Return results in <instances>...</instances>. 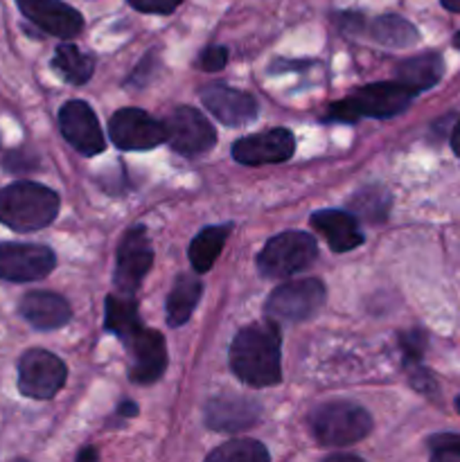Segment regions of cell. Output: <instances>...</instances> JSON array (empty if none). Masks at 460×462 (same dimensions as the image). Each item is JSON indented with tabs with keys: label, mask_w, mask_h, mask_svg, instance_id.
Returning a JSON list of instances; mask_svg holds the SVG:
<instances>
[{
	"label": "cell",
	"mask_w": 460,
	"mask_h": 462,
	"mask_svg": "<svg viewBox=\"0 0 460 462\" xmlns=\"http://www.w3.org/2000/svg\"><path fill=\"white\" fill-rule=\"evenodd\" d=\"M230 368L244 383L255 388L275 386L282 379L280 364V329L266 319L244 328L230 346Z\"/></svg>",
	"instance_id": "obj_1"
},
{
	"label": "cell",
	"mask_w": 460,
	"mask_h": 462,
	"mask_svg": "<svg viewBox=\"0 0 460 462\" xmlns=\"http://www.w3.org/2000/svg\"><path fill=\"white\" fill-rule=\"evenodd\" d=\"M59 197L32 180H18L0 189V224L16 233L41 230L57 219Z\"/></svg>",
	"instance_id": "obj_2"
},
{
	"label": "cell",
	"mask_w": 460,
	"mask_h": 462,
	"mask_svg": "<svg viewBox=\"0 0 460 462\" xmlns=\"http://www.w3.org/2000/svg\"><path fill=\"white\" fill-rule=\"evenodd\" d=\"M413 90L400 81H379L352 93L350 97L329 106L327 120L354 122L359 117H392L406 111L413 99Z\"/></svg>",
	"instance_id": "obj_3"
},
{
	"label": "cell",
	"mask_w": 460,
	"mask_h": 462,
	"mask_svg": "<svg viewBox=\"0 0 460 462\" xmlns=\"http://www.w3.org/2000/svg\"><path fill=\"white\" fill-rule=\"evenodd\" d=\"M311 433L325 447H347L373 431V418L352 402H329L311 413Z\"/></svg>",
	"instance_id": "obj_4"
},
{
	"label": "cell",
	"mask_w": 460,
	"mask_h": 462,
	"mask_svg": "<svg viewBox=\"0 0 460 462\" xmlns=\"http://www.w3.org/2000/svg\"><path fill=\"white\" fill-rule=\"evenodd\" d=\"M316 255H318V246L309 233L289 230L266 242L257 257V269L266 278L282 280L311 266Z\"/></svg>",
	"instance_id": "obj_5"
},
{
	"label": "cell",
	"mask_w": 460,
	"mask_h": 462,
	"mask_svg": "<svg viewBox=\"0 0 460 462\" xmlns=\"http://www.w3.org/2000/svg\"><path fill=\"white\" fill-rule=\"evenodd\" d=\"M325 296V284L316 278L280 284L266 300L264 314L275 323H300L323 307Z\"/></svg>",
	"instance_id": "obj_6"
},
{
	"label": "cell",
	"mask_w": 460,
	"mask_h": 462,
	"mask_svg": "<svg viewBox=\"0 0 460 462\" xmlns=\"http://www.w3.org/2000/svg\"><path fill=\"white\" fill-rule=\"evenodd\" d=\"M66 365L48 350H30L18 361V388L32 400H50L66 383Z\"/></svg>",
	"instance_id": "obj_7"
},
{
	"label": "cell",
	"mask_w": 460,
	"mask_h": 462,
	"mask_svg": "<svg viewBox=\"0 0 460 462\" xmlns=\"http://www.w3.org/2000/svg\"><path fill=\"white\" fill-rule=\"evenodd\" d=\"M108 135L115 147L126 152H144L167 143L165 125L140 108H120L113 113L108 120Z\"/></svg>",
	"instance_id": "obj_8"
},
{
	"label": "cell",
	"mask_w": 460,
	"mask_h": 462,
	"mask_svg": "<svg viewBox=\"0 0 460 462\" xmlns=\"http://www.w3.org/2000/svg\"><path fill=\"white\" fill-rule=\"evenodd\" d=\"M162 125L170 147L183 156H201L216 143V134L210 122L192 106H179L167 116Z\"/></svg>",
	"instance_id": "obj_9"
},
{
	"label": "cell",
	"mask_w": 460,
	"mask_h": 462,
	"mask_svg": "<svg viewBox=\"0 0 460 462\" xmlns=\"http://www.w3.org/2000/svg\"><path fill=\"white\" fill-rule=\"evenodd\" d=\"M153 262V251L149 246L147 230L144 226H133L126 230L117 248V266H115V287L124 296H133L138 291L140 282L149 273Z\"/></svg>",
	"instance_id": "obj_10"
},
{
	"label": "cell",
	"mask_w": 460,
	"mask_h": 462,
	"mask_svg": "<svg viewBox=\"0 0 460 462\" xmlns=\"http://www.w3.org/2000/svg\"><path fill=\"white\" fill-rule=\"evenodd\" d=\"M54 253L41 244H0V278L7 282H34L54 269Z\"/></svg>",
	"instance_id": "obj_11"
},
{
	"label": "cell",
	"mask_w": 460,
	"mask_h": 462,
	"mask_svg": "<svg viewBox=\"0 0 460 462\" xmlns=\"http://www.w3.org/2000/svg\"><path fill=\"white\" fill-rule=\"evenodd\" d=\"M59 126H61L66 143L84 156H97L106 147L97 116L81 99H70L63 104L61 113H59Z\"/></svg>",
	"instance_id": "obj_12"
},
{
	"label": "cell",
	"mask_w": 460,
	"mask_h": 462,
	"mask_svg": "<svg viewBox=\"0 0 460 462\" xmlns=\"http://www.w3.org/2000/svg\"><path fill=\"white\" fill-rule=\"evenodd\" d=\"M124 346L131 355V382L153 383L162 377L167 368V346L161 332L140 328L133 337L124 338Z\"/></svg>",
	"instance_id": "obj_13"
},
{
	"label": "cell",
	"mask_w": 460,
	"mask_h": 462,
	"mask_svg": "<svg viewBox=\"0 0 460 462\" xmlns=\"http://www.w3.org/2000/svg\"><path fill=\"white\" fill-rule=\"evenodd\" d=\"M296 152V140L287 129H271L264 134H253L233 144L235 161L242 165H273L284 162Z\"/></svg>",
	"instance_id": "obj_14"
},
{
	"label": "cell",
	"mask_w": 460,
	"mask_h": 462,
	"mask_svg": "<svg viewBox=\"0 0 460 462\" xmlns=\"http://www.w3.org/2000/svg\"><path fill=\"white\" fill-rule=\"evenodd\" d=\"M23 16L59 39H72L84 30V18L61 0H16Z\"/></svg>",
	"instance_id": "obj_15"
},
{
	"label": "cell",
	"mask_w": 460,
	"mask_h": 462,
	"mask_svg": "<svg viewBox=\"0 0 460 462\" xmlns=\"http://www.w3.org/2000/svg\"><path fill=\"white\" fill-rule=\"evenodd\" d=\"M201 99L207 111L224 122L225 126H244L257 117V102L244 90L230 88L225 84H210L201 90Z\"/></svg>",
	"instance_id": "obj_16"
},
{
	"label": "cell",
	"mask_w": 460,
	"mask_h": 462,
	"mask_svg": "<svg viewBox=\"0 0 460 462\" xmlns=\"http://www.w3.org/2000/svg\"><path fill=\"white\" fill-rule=\"evenodd\" d=\"M262 409L255 400L237 395H219L207 402L206 424L215 431L235 433L251 429L260 420Z\"/></svg>",
	"instance_id": "obj_17"
},
{
	"label": "cell",
	"mask_w": 460,
	"mask_h": 462,
	"mask_svg": "<svg viewBox=\"0 0 460 462\" xmlns=\"http://www.w3.org/2000/svg\"><path fill=\"white\" fill-rule=\"evenodd\" d=\"M311 226L327 239L334 253H347L363 244L356 217L345 210H318L311 215Z\"/></svg>",
	"instance_id": "obj_18"
},
{
	"label": "cell",
	"mask_w": 460,
	"mask_h": 462,
	"mask_svg": "<svg viewBox=\"0 0 460 462\" xmlns=\"http://www.w3.org/2000/svg\"><path fill=\"white\" fill-rule=\"evenodd\" d=\"M21 316L36 329H57L70 320L72 310L66 298L50 291H32L23 296Z\"/></svg>",
	"instance_id": "obj_19"
},
{
	"label": "cell",
	"mask_w": 460,
	"mask_h": 462,
	"mask_svg": "<svg viewBox=\"0 0 460 462\" xmlns=\"http://www.w3.org/2000/svg\"><path fill=\"white\" fill-rule=\"evenodd\" d=\"M442 72H445V66H442L440 54L424 52L400 63L397 81L413 90V93H422V90L431 88L442 79Z\"/></svg>",
	"instance_id": "obj_20"
},
{
	"label": "cell",
	"mask_w": 460,
	"mask_h": 462,
	"mask_svg": "<svg viewBox=\"0 0 460 462\" xmlns=\"http://www.w3.org/2000/svg\"><path fill=\"white\" fill-rule=\"evenodd\" d=\"M203 293V284L194 275H179L171 287L170 298H167V323L171 328L188 323L194 307L198 305V298Z\"/></svg>",
	"instance_id": "obj_21"
},
{
	"label": "cell",
	"mask_w": 460,
	"mask_h": 462,
	"mask_svg": "<svg viewBox=\"0 0 460 462\" xmlns=\"http://www.w3.org/2000/svg\"><path fill=\"white\" fill-rule=\"evenodd\" d=\"M230 228L233 226H207L203 228L197 237L189 244V262H192L194 271L197 273H206L212 269L216 260H219L221 251H224V244L228 239Z\"/></svg>",
	"instance_id": "obj_22"
},
{
	"label": "cell",
	"mask_w": 460,
	"mask_h": 462,
	"mask_svg": "<svg viewBox=\"0 0 460 462\" xmlns=\"http://www.w3.org/2000/svg\"><path fill=\"white\" fill-rule=\"evenodd\" d=\"M104 325H106L108 332L117 334V337L124 341V338L133 337L143 323H140V316H138V305L131 296L122 298L111 296L106 300V319H104Z\"/></svg>",
	"instance_id": "obj_23"
},
{
	"label": "cell",
	"mask_w": 460,
	"mask_h": 462,
	"mask_svg": "<svg viewBox=\"0 0 460 462\" xmlns=\"http://www.w3.org/2000/svg\"><path fill=\"white\" fill-rule=\"evenodd\" d=\"M52 66H54V70L63 77V79L70 81V84H75V86L86 84V81L93 77V57L79 52V50H77V45H72V43L59 45L57 52H54Z\"/></svg>",
	"instance_id": "obj_24"
},
{
	"label": "cell",
	"mask_w": 460,
	"mask_h": 462,
	"mask_svg": "<svg viewBox=\"0 0 460 462\" xmlns=\"http://www.w3.org/2000/svg\"><path fill=\"white\" fill-rule=\"evenodd\" d=\"M373 36L379 43L388 45V48H409V45L418 43L419 39L418 30L401 16H395V14L379 16L373 23Z\"/></svg>",
	"instance_id": "obj_25"
},
{
	"label": "cell",
	"mask_w": 460,
	"mask_h": 462,
	"mask_svg": "<svg viewBox=\"0 0 460 462\" xmlns=\"http://www.w3.org/2000/svg\"><path fill=\"white\" fill-rule=\"evenodd\" d=\"M210 462H266L269 451L257 440H233L207 454Z\"/></svg>",
	"instance_id": "obj_26"
},
{
	"label": "cell",
	"mask_w": 460,
	"mask_h": 462,
	"mask_svg": "<svg viewBox=\"0 0 460 462\" xmlns=\"http://www.w3.org/2000/svg\"><path fill=\"white\" fill-rule=\"evenodd\" d=\"M428 451L436 462H460V436L458 433H437L428 438Z\"/></svg>",
	"instance_id": "obj_27"
},
{
	"label": "cell",
	"mask_w": 460,
	"mask_h": 462,
	"mask_svg": "<svg viewBox=\"0 0 460 462\" xmlns=\"http://www.w3.org/2000/svg\"><path fill=\"white\" fill-rule=\"evenodd\" d=\"M401 350H404L406 361H419L424 350H427V334L424 332H409L401 337Z\"/></svg>",
	"instance_id": "obj_28"
},
{
	"label": "cell",
	"mask_w": 460,
	"mask_h": 462,
	"mask_svg": "<svg viewBox=\"0 0 460 462\" xmlns=\"http://www.w3.org/2000/svg\"><path fill=\"white\" fill-rule=\"evenodd\" d=\"M225 61H228V50L221 48V45H210V48L203 50V54L198 57V66L206 72L221 70V68L225 66Z\"/></svg>",
	"instance_id": "obj_29"
},
{
	"label": "cell",
	"mask_w": 460,
	"mask_h": 462,
	"mask_svg": "<svg viewBox=\"0 0 460 462\" xmlns=\"http://www.w3.org/2000/svg\"><path fill=\"white\" fill-rule=\"evenodd\" d=\"M183 0H129L131 7L144 14H171Z\"/></svg>",
	"instance_id": "obj_30"
},
{
	"label": "cell",
	"mask_w": 460,
	"mask_h": 462,
	"mask_svg": "<svg viewBox=\"0 0 460 462\" xmlns=\"http://www.w3.org/2000/svg\"><path fill=\"white\" fill-rule=\"evenodd\" d=\"M117 413L124 415V418H133V415H138V406H135L133 402H124V404H120Z\"/></svg>",
	"instance_id": "obj_31"
},
{
	"label": "cell",
	"mask_w": 460,
	"mask_h": 462,
	"mask_svg": "<svg viewBox=\"0 0 460 462\" xmlns=\"http://www.w3.org/2000/svg\"><path fill=\"white\" fill-rule=\"evenodd\" d=\"M451 147H454L455 156H460V120H458V125H455L454 134H451Z\"/></svg>",
	"instance_id": "obj_32"
},
{
	"label": "cell",
	"mask_w": 460,
	"mask_h": 462,
	"mask_svg": "<svg viewBox=\"0 0 460 462\" xmlns=\"http://www.w3.org/2000/svg\"><path fill=\"white\" fill-rule=\"evenodd\" d=\"M442 5H445V7L449 9V12L460 14V0H442Z\"/></svg>",
	"instance_id": "obj_33"
},
{
	"label": "cell",
	"mask_w": 460,
	"mask_h": 462,
	"mask_svg": "<svg viewBox=\"0 0 460 462\" xmlns=\"http://www.w3.org/2000/svg\"><path fill=\"white\" fill-rule=\"evenodd\" d=\"M77 460H97V454H95L93 449H84L79 456H77Z\"/></svg>",
	"instance_id": "obj_34"
},
{
	"label": "cell",
	"mask_w": 460,
	"mask_h": 462,
	"mask_svg": "<svg viewBox=\"0 0 460 462\" xmlns=\"http://www.w3.org/2000/svg\"><path fill=\"white\" fill-rule=\"evenodd\" d=\"M454 43H455V48H458V50H460V32H458V34H455V36H454Z\"/></svg>",
	"instance_id": "obj_35"
},
{
	"label": "cell",
	"mask_w": 460,
	"mask_h": 462,
	"mask_svg": "<svg viewBox=\"0 0 460 462\" xmlns=\"http://www.w3.org/2000/svg\"><path fill=\"white\" fill-rule=\"evenodd\" d=\"M455 406H458V413H460V397H458V400H455Z\"/></svg>",
	"instance_id": "obj_36"
}]
</instances>
